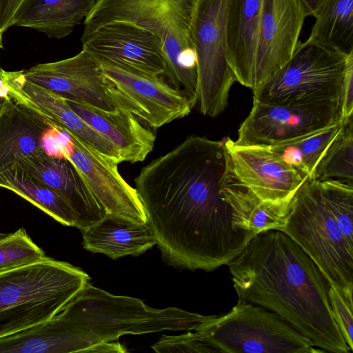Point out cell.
<instances>
[{"label":"cell","instance_id":"obj_1","mask_svg":"<svg viewBox=\"0 0 353 353\" xmlns=\"http://www.w3.org/2000/svg\"><path fill=\"white\" fill-rule=\"evenodd\" d=\"M234 180L224 141L197 135L142 168L135 188L164 261L210 272L243 251L255 234L232 225Z\"/></svg>","mask_w":353,"mask_h":353},{"label":"cell","instance_id":"obj_2","mask_svg":"<svg viewBox=\"0 0 353 353\" xmlns=\"http://www.w3.org/2000/svg\"><path fill=\"white\" fill-rule=\"evenodd\" d=\"M228 265L239 299L276 313L323 352H351L332 315L328 282L285 233L255 234Z\"/></svg>","mask_w":353,"mask_h":353},{"label":"cell","instance_id":"obj_3","mask_svg":"<svg viewBox=\"0 0 353 353\" xmlns=\"http://www.w3.org/2000/svg\"><path fill=\"white\" fill-rule=\"evenodd\" d=\"M57 315L66 328L69 352H87L125 334L196 331L214 316L173 307L152 308L139 299L110 294L90 282Z\"/></svg>","mask_w":353,"mask_h":353},{"label":"cell","instance_id":"obj_4","mask_svg":"<svg viewBox=\"0 0 353 353\" xmlns=\"http://www.w3.org/2000/svg\"><path fill=\"white\" fill-rule=\"evenodd\" d=\"M194 0H97L83 21V34L111 22L130 23L162 41L165 74L193 106L197 101L196 57L190 36Z\"/></svg>","mask_w":353,"mask_h":353},{"label":"cell","instance_id":"obj_5","mask_svg":"<svg viewBox=\"0 0 353 353\" xmlns=\"http://www.w3.org/2000/svg\"><path fill=\"white\" fill-rule=\"evenodd\" d=\"M90 279L50 257L0 272V339L53 318Z\"/></svg>","mask_w":353,"mask_h":353},{"label":"cell","instance_id":"obj_6","mask_svg":"<svg viewBox=\"0 0 353 353\" xmlns=\"http://www.w3.org/2000/svg\"><path fill=\"white\" fill-rule=\"evenodd\" d=\"M282 232L310 256L329 285L353 297V248L330 212L317 181L307 180L298 190Z\"/></svg>","mask_w":353,"mask_h":353},{"label":"cell","instance_id":"obj_7","mask_svg":"<svg viewBox=\"0 0 353 353\" xmlns=\"http://www.w3.org/2000/svg\"><path fill=\"white\" fill-rule=\"evenodd\" d=\"M353 52L348 54L307 39L274 74L253 90V101L273 104L338 102Z\"/></svg>","mask_w":353,"mask_h":353},{"label":"cell","instance_id":"obj_8","mask_svg":"<svg viewBox=\"0 0 353 353\" xmlns=\"http://www.w3.org/2000/svg\"><path fill=\"white\" fill-rule=\"evenodd\" d=\"M196 331L216 352H323L276 313L241 299Z\"/></svg>","mask_w":353,"mask_h":353},{"label":"cell","instance_id":"obj_9","mask_svg":"<svg viewBox=\"0 0 353 353\" xmlns=\"http://www.w3.org/2000/svg\"><path fill=\"white\" fill-rule=\"evenodd\" d=\"M230 0H194L190 36L196 57L197 102L203 115L214 117L228 105L236 81L227 57Z\"/></svg>","mask_w":353,"mask_h":353},{"label":"cell","instance_id":"obj_10","mask_svg":"<svg viewBox=\"0 0 353 353\" xmlns=\"http://www.w3.org/2000/svg\"><path fill=\"white\" fill-rule=\"evenodd\" d=\"M98 59L116 99L149 127L157 128L183 118L194 107L183 92L159 75Z\"/></svg>","mask_w":353,"mask_h":353},{"label":"cell","instance_id":"obj_11","mask_svg":"<svg viewBox=\"0 0 353 353\" xmlns=\"http://www.w3.org/2000/svg\"><path fill=\"white\" fill-rule=\"evenodd\" d=\"M236 183L262 202L287 216L292 201L309 180L269 147L224 140Z\"/></svg>","mask_w":353,"mask_h":353},{"label":"cell","instance_id":"obj_12","mask_svg":"<svg viewBox=\"0 0 353 353\" xmlns=\"http://www.w3.org/2000/svg\"><path fill=\"white\" fill-rule=\"evenodd\" d=\"M342 119L338 102L273 104L253 101L237 143L273 146L321 130Z\"/></svg>","mask_w":353,"mask_h":353},{"label":"cell","instance_id":"obj_13","mask_svg":"<svg viewBox=\"0 0 353 353\" xmlns=\"http://www.w3.org/2000/svg\"><path fill=\"white\" fill-rule=\"evenodd\" d=\"M23 74L68 101L100 112L114 113L123 108L112 94L99 60L84 47L72 57L37 64Z\"/></svg>","mask_w":353,"mask_h":353},{"label":"cell","instance_id":"obj_14","mask_svg":"<svg viewBox=\"0 0 353 353\" xmlns=\"http://www.w3.org/2000/svg\"><path fill=\"white\" fill-rule=\"evenodd\" d=\"M301 0H263L254 57L253 90L279 70L300 43L306 17Z\"/></svg>","mask_w":353,"mask_h":353},{"label":"cell","instance_id":"obj_15","mask_svg":"<svg viewBox=\"0 0 353 353\" xmlns=\"http://www.w3.org/2000/svg\"><path fill=\"white\" fill-rule=\"evenodd\" d=\"M4 93L13 101L43 119L56 131L77 136L100 153L120 162L115 146L81 119L57 93L28 81L23 70L0 72Z\"/></svg>","mask_w":353,"mask_h":353},{"label":"cell","instance_id":"obj_16","mask_svg":"<svg viewBox=\"0 0 353 353\" xmlns=\"http://www.w3.org/2000/svg\"><path fill=\"white\" fill-rule=\"evenodd\" d=\"M68 134L72 146L64 157L79 170L106 214L146 223V214L136 188L119 172V161L100 153L74 134Z\"/></svg>","mask_w":353,"mask_h":353},{"label":"cell","instance_id":"obj_17","mask_svg":"<svg viewBox=\"0 0 353 353\" xmlns=\"http://www.w3.org/2000/svg\"><path fill=\"white\" fill-rule=\"evenodd\" d=\"M81 41L97 59L123 64L154 75L163 74L166 64L161 39L137 26L111 22L83 34Z\"/></svg>","mask_w":353,"mask_h":353},{"label":"cell","instance_id":"obj_18","mask_svg":"<svg viewBox=\"0 0 353 353\" xmlns=\"http://www.w3.org/2000/svg\"><path fill=\"white\" fill-rule=\"evenodd\" d=\"M17 165L61 197L72 208L80 230L97 223L106 212L83 176L68 158L46 152L22 160Z\"/></svg>","mask_w":353,"mask_h":353},{"label":"cell","instance_id":"obj_19","mask_svg":"<svg viewBox=\"0 0 353 353\" xmlns=\"http://www.w3.org/2000/svg\"><path fill=\"white\" fill-rule=\"evenodd\" d=\"M66 101L83 120L115 146L121 163L143 161L153 150L154 133L130 110L120 108L107 113Z\"/></svg>","mask_w":353,"mask_h":353},{"label":"cell","instance_id":"obj_20","mask_svg":"<svg viewBox=\"0 0 353 353\" xmlns=\"http://www.w3.org/2000/svg\"><path fill=\"white\" fill-rule=\"evenodd\" d=\"M50 130L43 119L7 95L0 114V174L25 159L46 152L43 139Z\"/></svg>","mask_w":353,"mask_h":353},{"label":"cell","instance_id":"obj_21","mask_svg":"<svg viewBox=\"0 0 353 353\" xmlns=\"http://www.w3.org/2000/svg\"><path fill=\"white\" fill-rule=\"evenodd\" d=\"M81 231L85 250L112 259L140 255L157 243L147 222L118 214H106L99 221Z\"/></svg>","mask_w":353,"mask_h":353},{"label":"cell","instance_id":"obj_22","mask_svg":"<svg viewBox=\"0 0 353 353\" xmlns=\"http://www.w3.org/2000/svg\"><path fill=\"white\" fill-rule=\"evenodd\" d=\"M263 0H230L227 57L236 81L251 88L254 57Z\"/></svg>","mask_w":353,"mask_h":353},{"label":"cell","instance_id":"obj_23","mask_svg":"<svg viewBox=\"0 0 353 353\" xmlns=\"http://www.w3.org/2000/svg\"><path fill=\"white\" fill-rule=\"evenodd\" d=\"M97 0H22L12 26L32 28L49 38L62 39L88 16Z\"/></svg>","mask_w":353,"mask_h":353},{"label":"cell","instance_id":"obj_24","mask_svg":"<svg viewBox=\"0 0 353 353\" xmlns=\"http://www.w3.org/2000/svg\"><path fill=\"white\" fill-rule=\"evenodd\" d=\"M0 187L14 192L60 223L75 226L76 217L69 205L17 165L0 174Z\"/></svg>","mask_w":353,"mask_h":353},{"label":"cell","instance_id":"obj_25","mask_svg":"<svg viewBox=\"0 0 353 353\" xmlns=\"http://www.w3.org/2000/svg\"><path fill=\"white\" fill-rule=\"evenodd\" d=\"M225 199L232 208V225L254 234L278 230L282 231L286 217L259 199L234 180L224 190Z\"/></svg>","mask_w":353,"mask_h":353},{"label":"cell","instance_id":"obj_26","mask_svg":"<svg viewBox=\"0 0 353 353\" xmlns=\"http://www.w3.org/2000/svg\"><path fill=\"white\" fill-rule=\"evenodd\" d=\"M314 18L308 39L345 54L353 52V0H327Z\"/></svg>","mask_w":353,"mask_h":353},{"label":"cell","instance_id":"obj_27","mask_svg":"<svg viewBox=\"0 0 353 353\" xmlns=\"http://www.w3.org/2000/svg\"><path fill=\"white\" fill-rule=\"evenodd\" d=\"M343 120L300 138L268 147L312 180L320 158L339 132Z\"/></svg>","mask_w":353,"mask_h":353},{"label":"cell","instance_id":"obj_28","mask_svg":"<svg viewBox=\"0 0 353 353\" xmlns=\"http://www.w3.org/2000/svg\"><path fill=\"white\" fill-rule=\"evenodd\" d=\"M339 180L353 185V115L342 126L320 158L312 180Z\"/></svg>","mask_w":353,"mask_h":353},{"label":"cell","instance_id":"obj_29","mask_svg":"<svg viewBox=\"0 0 353 353\" xmlns=\"http://www.w3.org/2000/svg\"><path fill=\"white\" fill-rule=\"evenodd\" d=\"M318 184L330 212L353 248V185L334 179L320 181Z\"/></svg>","mask_w":353,"mask_h":353},{"label":"cell","instance_id":"obj_30","mask_svg":"<svg viewBox=\"0 0 353 353\" xmlns=\"http://www.w3.org/2000/svg\"><path fill=\"white\" fill-rule=\"evenodd\" d=\"M43 250L36 245L23 228L12 233H0V272L44 259Z\"/></svg>","mask_w":353,"mask_h":353},{"label":"cell","instance_id":"obj_31","mask_svg":"<svg viewBox=\"0 0 353 353\" xmlns=\"http://www.w3.org/2000/svg\"><path fill=\"white\" fill-rule=\"evenodd\" d=\"M328 298L333 317L347 345L353 349V297L345 296L330 285Z\"/></svg>","mask_w":353,"mask_h":353},{"label":"cell","instance_id":"obj_32","mask_svg":"<svg viewBox=\"0 0 353 353\" xmlns=\"http://www.w3.org/2000/svg\"><path fill=\"white\" fill-rule=\"evenodd\" d=\"M152 348L157 352H216L201 336L197 331L179 336L163 335Z\"/></svg>","mask_w":353,"mask_h":353},{"label":"cell","instance_id":"obj_33","mask_svg":"<svg viewBox=\"0 0 353 353\" xmlns=\"http://www.w3.org/2000/svg\"><path fill=\"white\" fill-rule=\"evenodd\" d=\"M341 114L343 119L353 115V63L350 64L343 82Z\"/></svg>","mask_w":353,"mask_h":353},{"label":"cell","instance_id":"obj_34","mask_svg":"<svg viewBox=\"0 0 353 353\" xmlns=\"http://www.w3.org/2000/svg\"><path fill=\"white\" fill-rule=\"evenodd\" d=\"M22 0H0V33L12 26L13 16Z\"/></svg>","mask_w":353,"mask_h":353},{"label":"cell","instance_id":"obj_35","mask_svg":"<svg viewBox=\"0 0 353 353\" xmlns=\"http://www.w3.org/2000/svg\"><path fill=\"white\" fill-rule=\"evenodd\" d=\"M126 348L119 342H105L89 348V353H124Z\"/></svg>","mask_w":353,"mask_h":353},{"label":"cell","instance_id":"obj_36","mask_svg":"<svg viewBox=\"0 0 353 353\" xmlns=\"http://www.w3.org/2000/svg\"><path fill=\"white\" fill-rule=\"evenodd\" d=\"M310 16L315 17L327 0H301Z\"/></svg>","mask_w":353,"mask_h":353},{"label":"cell","instance_id":"obj_37","mask_svg":"<svg viewBox=\"0 0 353 353\" xmlns=\"http://www.w3.org/2000/svg\"><path fill=\"white\" fill-rule=\"evenodd\" d=\"M6 99H7V95L5 93L0 94V114L1 113V112L4 108V105H5L6 101Z\"/></svg>","mask_w":353,"mask_h":353},{"label":"cell","instance_id":"obj_38","mask_svg":"<svg viewBox=\"0 0 353 353\" xmlns=\"http://www.w3.org/2000/svg\"><path fill=\"white\" fill-rule=\"evenodd\" d=\"M0 48L1 49L3 48V40H2V34L1 33H0Z\"/></svg>","mask_w":353,"mask_h":353},{"label":"cell","instance_id":"obj_39","mask_svg":"<svg viewBox=\"0 0 353 353\" xmlns=\"http://www.w3.org/2000/svg\"><path fill=\"white\" fill-rule=\"evenodd\" d=\"M1 70H2V68L1 67V52H0V72H1Z\"/></svg>","mask_w":353,"mask_h":353}]
</instances>
